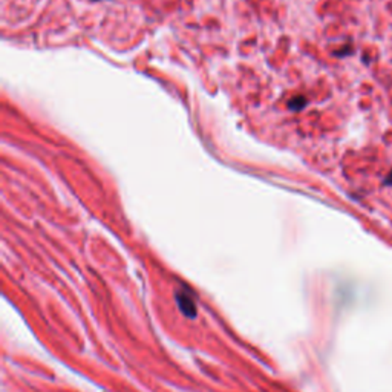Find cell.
Instances as JSON below:
<instances>
[{
	"label": "cell",
	"mask_w": 392,
	"mask_h": 392,
	"mask_svg": "<svg viewBox=\"0 0 392 392\" xmlns=\"http://www.w3.org/2000/svg\"><path fill=\"white\" fill-rule=\"evenodd\" d=\"M385 184H386V186H389V187H392V169H391V172H389V173H388V176H386Z\"/></svg>",
	"instance_id": "6da1fadb"
}]
</instances>
